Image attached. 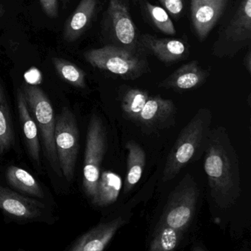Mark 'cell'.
<instances>
[{"label":"cell","instance_id":"16","mask_svg":"<svg viewBox=\"0 0 251 251\" xmlns=\"http://www.w3.org/2000/svg\"><path fill=\"white\" fill-rule=\"evenodd\" d=\"M142 43L160 61L167 64L183 58L187 50L183 42L178 39H158L151 35H144Z\"/></svg>","mask_w":251,"mask_h":251},{"label":"cell","instance_id":"23","mask_svg":"<svg viewBox=\"0 0 251 251\" xmlns=\"http://www.w3.org/2000/svg\"><path fill=\"white\" fill-rule=\"evenodd\" d=\"M52 62L56 73L62 80L75 87L86 88V73L80 67L61 58H53Z\"/></svg>","mask_w":251,"mask_h":251},{"label":"cell","instance_id":"27","mask_svg":"<svg viewBox=\"0 0 251 251\" xmlns=\"http://www.w3.org/2000/svg\"><path fill=\"white\" fill-rule=\"evenodd\" d=\"M160 2L173 15H179L183 11V0H160Z\"/></svg>","mask_w":251,"mask_h":251},{"label":"cell","instance_id":"26","mask_svg":"<svg viewBox=\"0 0 251 251\" xmlns=\"http://www.w3.org/2000/svg\"><path fill=\"white\" fill-rule=\"evenodd\" d=\"M40 3L44 12L50 18L56 19L58 17V0H40Z\"/></svg>","mask_w":251,"mask_h":251},{"label":"cell","instance_id":"18","mask_svg":"<svg viewBox=\"0 0 251 251\" xmlns=\"http://www.w3.org/2000/svg\"><path fill=\"white\" fill-rule=\"evenodd\" d=\"M123 186L121 177L111 171L102 172L97 185L95 196L92 203L95 206L105 207L114 203L118 199Z\"/></svg>","mask_w":251,"mask_h":251},{"label":"cell","instance_id":"6","mask_svg":"<svg viewBox=\"0 0 251 251\" xmlns=\"http://www.w3.org/2000/svg\"><path fill=\"white\" fill-rule=\"evenodd\" d=\"M83 56L92 67L127 80H134L145 73L144 61L124 48L108 45L90 50Z\"/></svg>","mask_w":251,"mask_h":251},{"label":"cell","instance_id":"8","mask_svg":"<svg viewBox=\"0 0 251 251\" xmlns=\"http://www.w3.org/2000/svg\"><path fill=\"white\" fill-rule=\"evenodd\" d=\"M0 210L14 218L25 221L42 220L48 213L43 202L2 186H0Z\"/></svg>","mask_w":251,"mask_h":251},{"label":"cell","instance_id":"21","mask_svg":"<svg viewBox=\"0 0 251 251\" xmlns=\"http://www.w3.org/2000/svg\"><path fill=\"white\" fill-rule=\"evenodd\" d=\"M184 232L174 227L158 224L150 244L151 251H171L180 243Z\"/></svg>","mask_w":251,"mask_h":251},{"label":"cell","instance_id":"13","mask_svg":"<svg viewBox=\"0 0 251 251\" xmlns=\"http://www.w3.org/2000/svg\"><path fill=\"white\" fill-rule=\"evenodd\" d=\"M17 108L23 133L25 138L27 151L33 162L40 166V142L39 138V129L27 106L24 95L21 89H18L17 95Z\"/></svg>","mask_w":251,"mask_h":251},{"label":"cell","instance_id":"9","mask_svg":"<svg viewBox=\"0 0 251 251\" xmlns=\"http://www.w3.org/2000/svg\"><path fill=\"white\" fill-rule=\"evenodd\" d=\"M176 114V106L171 100L161 96L149 97L137 123L143 128L154 131L169 127L174 123Z\"/></svg>","mask_w":251,"mask_h":251},{"label":"cell","instance_id":"4","mask_svg":"<svg viewBox=\"0 0 251 251\" xmlns=\"http://www.w3.org/2000/svg\"><path fill=\"white\" fill-rule=\"evenodd\" d=\"M199 195V188L193 177L186 175L169 198L158 224L184 232L193 220Z\"/></svg>","mask_w":251,"mask_h":251},{"label":"cell","instance_id":"19","mask_svg":"<svg viewBox=\"0 0 251 251\" xmlns=\"http://www.w3.org/2000/svg\"><path fill=\"white\" fill-rule=\"evenodd\" d=\"M8 183L14 189L36 198L45 197L43 189L30 173L21 167L11 166L5 173Z\"/></svg>","mask_w":251,"mask_h":251},{"label":"cell","instance_id":"12","mask_svg":"<svg viewBox=\"0 0 251 251\" xmlns=\"http://www.w3.org/2000/svg\"><path fill=\"white\" fill-rule=\"evenodd\" d=\"M227 0H191V17L198 37L204 39L222 15Z\"/></svg>","mask_w":251,"mask_h":251},{"label":"cell","instance_id":"25","mask_svg":"<svg viewBox=\"0 0 251 251\" xmlns=\"http://www.w3.org/2000/svg\"><path fill=\"white\" fill-rule=\"evenodd\" d=\"M146 7L152 23L160 31L167 35L176 34L174 25L164 8L149 2H147Z\"/></svg>","mask_w":251,"mask_h":251},{"label":"cell","instance_id":"11","mask_svg":"<svg viewBox=\"0 0 251 251\" xmlns=\"http://www.w3.org/2000/svg\"><path fill=\"white\" fill-rule=\"evenodd\" d=\"M108 16L114 36L123 46L133 48L136 42V30L130 17L127 0H110Z\"/></svg>","mask_w":251,"mask_h":251},{"label":"cell","instance_id":"3","mask_svg":"<svg viewBox=\"0 0 251 251\" xmlns=\"http://www.w3.org/2000/svg\"><path fill=\"white\" fill-rule=\"evenodd\" d=\"M21 89L27 106L37 125L45 157L52 170L61 177L63 176L55 143V117L50 100L39 86L26 83Z\"/></svg>","mask_w":251,"mask_h":251},{"label":"cell","instance_id":"24","mask_svg":"<svg viewBox=\"0 0 251 251\" xmlns=\"http://www.w3.org/2000/svg\"><path fill=\"white\" fill-rule=\"evenodd\" d=\"M228 33L233 40L245 39L251 30V0H243L230 23Z\"/></svg>","mask_w":251,"mask_h":251},{"label":"cell","instance_id":"10","mask_svg":"<svg viewBox=\"0 0 251 251\" xmlns=\"http://www.w3.org/2000/svg\"><path fill=\"white\" fill-rule=\"evenodd\" d=\"M123 217H118L108 223H100L77 238L70 251H102L110 243L117 230L126 224Z\"/></svg>","mask_w":251,"mask_h":251},{"label":"cell","instance_id":"1","mask_svg":"<svg viewBox=\"0 0 251 251\" xmlns=\"http://www.w3.org/2000/svg\"><path fill=\"white\" fill-rule=\"evenodd\" d=\"M204 170L211 198L217 206L227 209L242 195L240 165L227 129H211L204 151Z\"/></svg>","mask_w":251,"mask_h":251},{"label":"cell","instance_id":"7","mask_svg":"<svg viewBox=\"0 0 251 251\" xmlns=\"http://www.w3.org/2000/svg\"><path fill=\"white\" fill-rule=\"evenodd\" d=\"M55 143L62 176L71 182L78 154L79 130L74 114L67 107L55 117Z\"/></svg>","mask_w":251,"mask_h":251},{"label":"cell","instance_id":"5","mask_svg":"<svg viewBox=\"0 0 251 251\" xmlns=\"http://www.w3.org/2000/svg\"><path fill=\"white\" fill-rule=\"evenodd\" d=\"M106 146V130L103 123L99 116L92 114L88 126L83 176V189L91 201L96 194Z\"/></svg>","mask_w":251,"mask_h":251},{"label":"cell","instance_id":"29","mask_svg":"<svg viewBox=\"0 0 251 251\" xmlns=\"http://www.w3.org/2000/svg\"><path fill=\"white\" fill-rule=\"evenodd\" d=\"M61 2H63V4H64V5H67V3H68L69 1L70 0H61Z\"/></svg>","mask_w":251,"mask_h":251},{"label":"cell","instance_id":"20","mask_svg":"<svg viewBox=\"0 0 251 251\" xmlns=\"http://www.w3.org/2000/svg\"><path fill=\"white\" fill-rule=\"evenodd\" d=\"M14 125L6 94L0 81V155L8 152L14 145Z\"/></svg>","mask_w":251,"mask_h":251},{"label":"cell","instance_id":"14","mask_svg":"<svg viewBox=\"0 0 251 251\" xmlns=\"http://www.w3.org/2000/svg\"><path fill=\"white\" fill-rule=\"evenodd\" d=\"M207 75L206 72L200 67L198 61H192L177 69L160 83L159 86L177 91L191 90L201 86Z\"/></svg>","mask_w":251,"mask_h":251},{"label":"cell","instance_id":"2","mask_svg":"<svg viewBox=\"0 0 251 251\" xmlns=\"http://www.w3.org/2000/svg\"><path fill=\"white\" fill-rule=\"evenodd\" d=\"M211 111L201 108L183 127L166 161L163 182L173 180L183 167L202 157L211 131Z\"/></svg>","mask_w":251,"mask_h":251},{"label":"cell","instance_id":"15","mask_svg":"<svg viewBox=\"0 0 251 251\" xmlns=\"http://www.w3.org/2000/svg\"><path fill=\"white\" fill-rule=\"evenodd\" d=\"M98 0H81L64 25V40L73 42L86 31L96 11Z\"/></svg>","mask_w":251,"mask_h":251},{"label":"cell","instance_id":"22","mask_svg":"<svg viewBox=\"0 0 251 251\" xmlns=\"http://www.w3.org/2000/svg\"><path fill=\"white\" fill-rule=\"evenodd\" d=\"M149 98L146 91L139 89H129L121 100L123 115L130 121L138 123L141 111Z\"/></svg>","mask_w":251,"mask_h":251},{"label":"cell","instance_id":"17","mask_svg":"<svg viewBox=\"0 0 251 251\" xmlns=\"http://www.w3.org/2000/svg\"><path fill=\"white\" fill-rule=\"evenodd\" d=\"M127 151V173L124 183V193L127 194L139 183L146 166V153L143 148L133 140L126 143Z\"/></svg>","mask_w":251,"mask_h":251},{"label":"cell","instance_id":"28","mask_svg":"<svg viewBox=\"0 0 251 251\" xmlns=\"http://www.w3.org/2000/svg\"><path fill=\"white\" fill-rule=\"evenodd\" d=\"M4 14H5V8L2 5H0V19L3 17Z\"/></svg>","mask_w":251,"mask_h":251}]
</instances>
